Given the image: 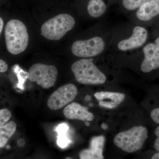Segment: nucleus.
I'll use <instances>...</instances> for the list:
<instances>
[{"label": "nucleus", "instance_id": "3", "mask_svg": "<svg viewBox=\"0 0 159 159\" xmlns=\"http://www.w3.org/2000/svg\"><path fill=\"white\" fill-rule=\"evenodd\" d=\"M71 70L77 82L87 85L104 84L106 77L93 62V59H83L74 62Z\"/></svg>", "mask_w": 159, "mask_h": 159}, {"label": "nucleus", "instance_id": "24", "mask_svg": "<svg viewBox=\"0 0 159 159\" xmlns=\"http://www.w3.org/2000/svg\"><path fill=\"white\" fill-rule=\"evenodd\" d=\"M155 43L159 48V36L157 38L156 40Z\"/></svg>", "mask_w": 159, "mask_h": 159}, {"label": "nucleus", "instance_id": "1", "mask_svg": "<svg viewBox=\"0 0 159 159\" xmlns=\"http://www.w3.org/2000/svg\"><path fill=\"white\" fill-rule=\"evenodd\" d=\"M6 48L10 54L17 55L24 52L29 44V35L25 25L18 20H11L5 29Z\"/></svg>", "mask_w": 159, "mask_h": 159}, {"label": "nucleus", "instance_id": "5", "mask_svg": "<svg viewBox=\"0 0 159 159\" xmlns=\"http://www.w3.org/2000/svg\"><path fill=\"white\" fill-rule=\"evenodd\" d=\"M58 71L54 66L42 63L33 65L28 71V78L31 82H36L43 88L52 87L57 80Z\"/></svg>", "mask_w": 159, "mask_h": 159}, {"label": "nucleus", "instance_id": "25", "mask_svg": "<svg viewBox=\"0 0 159 159\" xmlns=\"http://www.w3.org/2000/svg\"><path fill=\"white\" fill-rule=\"evenodd\" d=\"M86 125H87V126H89L90 125L89 123V122H85Z\"/></svg>", "mask_w": 159, "mask_h": 159}, {"label": "nucleus", "instance_id": "19", "mask_svg": "<svg viewBox=\"0 0 159 159\" xmlns=\"http://www.w3.org/2000/svg\"><path fill=\"white\" fill-rule=\"evenodd\" d=\"M150 116L153 122L159 124V108L152 110L151 112Z\"/></svg>", "mask_w": 159, "mask_h": 159}, {"label": "nucleus", "instance_id": "4", "mask_svg": "<svg viewBox=\"0 0 159 159\" xmlns=\"http://www.w3.org/2000/svg\"><path fill=\"white\" fill-rule=\"evenodd\" d=\"M75 25V20L70 15L59 14L43 24L41 34L48 39L58 40L72 30Z\"/></svg>", "mask_w": 159, "mask_h": 159}, {"label": "nucleus", "instance_id": "12", "mask_svg": "<svg viewBox=\"0 0 159 159\" xmlns=\"http://www.w3.org/2000/svg\"><path fill=\"white\" fill-rule=\"evenodd\" d=\"M105 139L103 136L94 137L91 139L90 147L80 152V159H104L103 149Z\"/></svg>", "mask_w": 159, "mask_h": 159}, {"label": "nucleus", "instance_id": "15", "mask_svg": "<svg viewBox=\"0 0 159 159\" xmlns=\"http://www.w3.org/2000/svg\"><path fill=\"white\" fill-rule=\"evenodd\" d=\"M106 6L102 0H90L87 6L89 14L93 17H99L104 14Z\"/></svg>", "mask_w": 159, "mask_h": 159}, {"label": "nucleus", "instance_id": "21", "mask_svg": "<svg viewBox=\"0 0 159 159\" xmlns=\"http://www.w3.org/2000/svg\"><path fill=\"white\" fill-rule=\"evenodd\" d=\"M7 63L2 59H0V73H4L8 70Z\"/></svg>", "mask_w": 159, "mask_h": 159}, {"label": "nucleus", "instance_id": "26", "mask_svg": "<svg viewBox=\"0 0 159 159\" xmlns=\"http://www.w3.org/2000/svg\"><path fill=\"white\" fill-rule=\"evenodd\" d=\"M64 159H73L72 157H66V158H65Z\"/></svg>", "mask_w": 159, "mask_h": 159}, {"label": "nucleus", "instance_id": "10", "mask_svg": "<svg viewBox=\"0 0 159 159\" xmlns=\"http://www.w3.org/2000/svg\"><path fill=\"white\" fill-rule=\"evenodd\" d=\"M63 114L67 119H77L84 122H89L93 120V114L89 111L88 108L79 103L73 102L64 108Z\"/></svg>", "mask_w": 159, "mask_h": 159}, {"label": "nucleus", "instance_id": "22", "mask_svg": "<svg viewBox=\"0 0 159 159\" xmlns=\"http://www.w3.org/2000/svg\"><path fill=\"white\" fill-rule=\"evenodd\" d=\"M3 26H4V22L2 19L0 17V35L2 31Z\"/></svg>", "mask_w": 159, "mask_h": 159}, {"label": "nucleus", "instance_id": "18", "mask_svg": "<svg viewBox=\"0 0 159 159\" xmlns=\"http://www.w3.org/2000/svg\"><path fill=\"white\" fill-rule=\"evenodd\" d=\"M11 116L10 111L7 109L0 110V126L6 124Z\"/></svg>", "mask_w": 159, "mask_h": 159}, {"label": "nucleus", "instance_id": "6", "mask_svg": "<svg viewBox=\"0 0 159 159\" xmlns=\"http://www.w3.org/2000/svg\"><path fill=\"white\" fill-rule=\"evenodd\" d=\"M105 47V42L102 38L96 36L85 40L76 41L72 45L71 51L77 57H92L102 53Z\"/></svg>", "mask_w": 159, "mask_h": 159}, {"label": "nucleus", "instance_id": "8", "mask_svg": "<svg viewBox=\"0 0 159 159\" xmlns=\"http://www.w3.org/2000/svg\"><path fill=\"white\" fill-rule=\"evenodd\" d=\"M144 59L141 66V70L148 73L159 68V48L156 44L149 43L143 48Z\"/></svg>", "mask_w": 159, "mask_h": 159}, {"label": "nucleus", "instance_id": "14", "mask_svg": "<svg viewBox=\"0 0 159 159\" xmlns=\"http://www.w3.org/2000/svg\"><path fill=\"white\" fill-rule=\"evenodd\" d=\"M16 129V123L13 121H10L0 126V148L5 146L9 139L15 133Z\"/></svg>", "mask_w": 159, "mask_h": 159}, {"label": "nucleus", "instance_id": "16", "mask_svg": "<svg viewBox=\"0 0 159 159\" xmlns=\"http://www.w3.org/2000/svg\"><path fill=\"white\" fill-rule=\"evenodd\" d=\"M58 127L59 136L57 139V144L61 148H65L70 143V141L66 135L68 127L66 124H62L60 125Z\"/></svg>", "mask_w": 159, "mask_h": 159}, {"label": "nucleus", "instance_id": "2", "mask_svg": "<svg viewBox=\"0 0 159 159\" xmlns=\"http://www.w3.org/2000/svg\"><path fill=\"white\" fill-rule=\"evenodd\" d=\"M148 138V130L142 125L136 126L117 134L114 143L118 148L128 153L140 150Z\"/></svg>", "mask_w": 159, "mask_h": 159}, {"label": "nucleus", "instance_id": "23", "mask_svg": "<svg viewBox=\"0 0 159 159\" xmlns=\"http://www.w3.org/2000/svg\"><path fill=\"white\" fill-rule=\"evenodd\" d=\"M151 159H159V152L155 154L152 157Z\"/></svg>", "mask_w": 159, "mask_h": 159}, {"label": "nucleus", "instance_id": "13", "mask_svg": "<svg viewBox=\"0 0 159 159\" xmlns=\"http://www.w3.org/2000/svg\"><path fill=\"white\" fill-rule=\"evenodd\" d=\"M159 14V0H151L142 5L137 12V16L142 21H148Z\"/></svg>", "mask_w": 159, "mask_h": 159}, {"label": "nucleus", "instance_id": "7", "mask_svg": "<svg viewBox=\"0 0 159 159\" xmlns=\"http://www.w3.org/2000/svg\"><path fill=\"white\" fill-rule=\"evenodd\" d=\"M77 89L73 84L62 86L54 91L48 101V106L52 110H57L68 104L77 97Z\"/></svg>", "mask_w": 159, "mask_h": 159}, {"label": "nucleus", "instance_id": "11", "mask_svg": "<svg viewBox=\"0 0 159 159\" xmlns=\"http://www.w3.org/2000/svg\"><path fill=\"white\" fill-rule=\"evenodd\" d=\"M94 97L98 100L99 106L106 108L113 109L124 101L125 95L118 92L102 91L95 93Z\"/></svg>", "mask_w": 159, "mask_h": 159}, {"label": "nucleus", "instance_id": "17", "mask_svg": "<svg viewBox=\"0 0 159 159\" xmlns=\"http://www.w3.org/2000/svg\"><path fill=\"white\" fill-rule=\"evenodd\" d=\"M151 0H123L122 5L125 9L133 10L140 8L142 5Z\"/></svg>", "mask_w": 159, "mask_h": 159}, {"label": "nucleus", "instance_id": "20", "mask_svg": "<svg viewBox=\"0 0 159 159\" xmlns=\"http://www.w3.org/2000/svg\"><path fill=\"white\" fill-rule=\"evenodd\" d=\"M155 134L157 138L155 141L154 146L156 150L159 152V125L157 127L155 130Z\"/></svg>", "mask_w": 159, "mask_h": 159}, {"label": "nucleus", "instance_id": "9", "mask_svg": "<svg viewBox=\"0 0 159 159\" xmlns=\"http://www.w3.org/2000/svg\"><path fill=\"white\" fill-rule=\"evenodd\" d=\"M148 33L146 29L137 26L133 31L131 36L127 39L122 40L118 44V48L122 51L137 48L143 45L146 41Z\"/></svg>", "mask_w": 159, "mask_h": 159}]
</instances>
